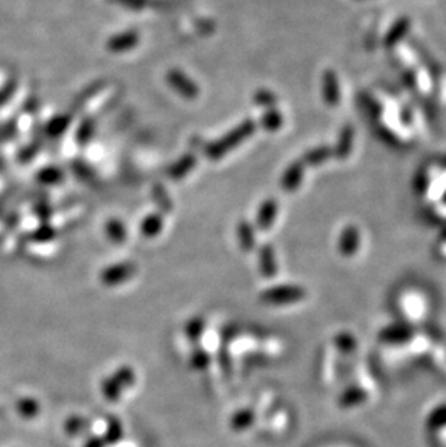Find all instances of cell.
Segmentation results:
<instances>
[{
    "label": "cell",
    "mask_w": 446,
    "mask_h": 447,
    "mask_svg": "<svg viewBox=\"0 0 446 447\" xmlns=\"http://www.w3.org/2000/svg\"><path fill=\"white\" fill-rule=\"evenodd\" d=\"M255 422V413L251 408H242L239 411H236L231 422H229V426L234 431H243V430H248Z\"/></svg>",
    "instance_id": "13"
},
{
    "label": "cell",
    "mask_w": 446,
    "mask_h": 447,
    "mask_svg": "<svg viewBox=\"0 0 446 447\" xmlns=\"http://www.w3.org/2000/svg\"><path fill=\"white\" fill-rule=\"evenodd\" d=\"M277 201L274 198H268L258 209L256 213V226L261 230H267L272 226L277 216Z\"/></svg>",
    "instance_id": "8"
},
{
    "label": "cell",
    "mask_w": 446,
    "mask_h": 447,
    "mask_svg": "<svg viewBox=\"0 0 446 447\" xmlns=\"http://www.w3.org/2000/svg\"><path fill=\"white\" fill-rule=\"evenodd\" d=\"M152 197H154V201L156 203V206L160 207L161 211H164V213H170V211L172 210V201H171V198L168 197L167 190L164 189V187H161L160 184L154 185V189H152Z\"/></svg>",
    "instance_id": "23"
},
{
    "label": "cell",
    "mask_w": 446,
    "mask_h": 447,
    "mask_svg": "<svg viewBox=\"0 0 446 447\" xmlns=\"http://www.w3.org/2000/svg\"><path fill=\"white\" fill-rule=\"evenodd\" d=\"M122 437H123V428L121 420L119 418L109 417L105 436L102 437L105 444H116L122 440Z\"/></svg>",
    "instance_id": "14"
},
{
    "label": "cell",
    "mask_w": 446,
    "mask_h": 447,
    "mask_svg": "<svg viewBox=\"0 0 446 447\" xmlns=\"http://www.w3.org/2000/svg\"><path fill=\"white\" fill-rule=\"evenodd\" d=\"M65 433L70 436H77L81 435L83 431H85L89 428V420L84 417H79V415H73L70 417L68 420L64 424Z\"/></svg>",
    "instance_id": "22"
},
{
    "label": "cell",
    "mask_w": 446,
    "mask_h": 447,
    "mask_svg": "<svg viewBox=\"0 0 446 447\" xmlns=\"http://www.w3.org/2000/svg\"><path fill=\"white\" fill-rule=\"evenodd\" d=\"M254 103L256 106H260V107L272 109V107L276 106V103H277V97H276V94L272 93V92L265 90V89H261V90L255 92V94H254Z\"/></svg>",
    "instance_id": "28"
},
{
    "label": "cell",
    "mask_w": 446,
    "mask_h": 447,
    "mask_svg": "<svg viewBox=\"0 0 446 447\" xmlns=\"http://www.w3.org/2000/svg\"><path fill=\"white\" fill-rule=\"evenodd\" d=\"M196 164H197V158L194 154H192V152L184 154L179 161L170 165V168L167 171V176L171 180H181L187 174H189V172L196 167Z\"/></svg>",
    "instance_id": "7"
},
{
    "label": "cell",
    "mask_w": 446,
    "mask_h": 447,
    "mask_svg": "<svg viewBox=\"0 0 446 447\" xmlns=\"http://www.w3.org/2000/svg\"><path fill=\"white\" fill-rule=\"evenodd\" d=\"M322 90H323V98L325 102L330 106H335L339 102V83L336 79V74L334 71H326L323 74V83H322Z\"/></svg>",
    "instance_id": "10"
},
{
    "label": "cell",
    "mask_w": 446,
    "mask_h": 447,
    "mask_svg": "<svg viewBox=\"0 0 446 447\" xmlns=\"http://www.w3.org/2000/svg\"><path fill=\"white\" fill-rule=\"evenodd\" d=\"M330 155H332L330 148L319 147V148H314V149H310L309 152H306L303 156V161L301 163L307 164V165H321V164L326 163V160Z\"/></svg>",
    "instance_id": "19"
},
{
    "label": "cell",
    "mask_w": 446,
    "mask_h": 447,
    "mask_svg": "<svg viewBox=\"0 0 446 447\" xmlns=\"http://www.w3.org/2000/svg\"><path fill=\"white\" fill-rule=\"evenodd\" d=\"M305 177V164L301 161H296L289 168L285 169V172L281 177V187L285 191H294L297 190L301 181H303Z\"/></svg>",
    "instance_id": "6"
},
{
    "label": "cell",
    "mask_w": 446,
    "mask_h": 447,
    "mask_svg": "<svg viewBox=\"0 0 446 447\" xmlns=\"http://www.w3.org/2000/svg\"><path fill=\"white\" fill-rule=\"evenodd\" d=\"M236 235L239 240V247L242 251L250 252L255 247V230L254 226L247 222V220H241L236 227Z\"/></svg>",
    "instance_id": "12"
},
{
    "label": "cell",
    "mask_w": 446,
    "mask_h": 447,
    "mask_svg": "<svg viewBox=\"0 0 446 447\" xmlns=\"http://www.w3.org/2000/svg\"><path fill=\"white\" fill-rule=\"evenodd\" d=\"M283 122L284 121H283L281 112L276 110L274 107L267 109L265 113L263 114V118H261V126L268 132L278 131V129L283 126Z\"/></svg>",
    "instance_id": "16"
},
{
    "label": "cell",
    "mask_w": 446,
    "mask_h": 447,
    "mask_svg": "<svg viewBox=\"0 0 446 447\" xmlns=\"http://www.w3.org/2000/svg\"><path fill=\"white\" fill-rule=\"evenodd\" d=\"M352 141H354L352 129L349 126L345 127L341 134L339 143L336 145V155L339 158H347L349 155L351 148H352Z\"/></svg>",
    "instance_id": "24"
},
{
    "label": "cell",
    "mask_w": 446,
    "mask_h": 447,
    "mask_svg": "<svg viewBox=\"0 0 446 447\" xmlns=\"http://www.w3.org/2000/svg\"><path fill=\"white\" fill-rule=\"evenodd\" d=\"M135 273L136 265L134 262H121L110 265L100 272V281L106 287H114L131 280Z\"/></svg>",
    "instance_id": "3"
},
{
    "label": "cell",
    "mask_w": 446,
    "mask_h": 447,
    "mask_svg": "<svg viewBox=\"0 0 446 447\" xmlns=\"http://www.w3.org/2000/svg\"><path fill=\"white\" fill-rule=\"evenodd\" d=\"M139 42V35L136 31H125L122 34H116L108 39L106 47L112 52H125L134 50Z\"/></svg>",
    "instance_id": "5"
},
{
    "label": "cell",
    "mask_w": 446,
    "mask_h": 447,
    "mask_svg": "<svg viewBox=\"0 0 446 447\" xmlns=\"http://www.w3.org/2000/svg\"><path fill=\"white\" fill-rule=\"evenodd\" d=\"M100 388H102L103 397L108 401H110V402H116L122 397V391H123V389L119 386V384L116 381L113 380V377L105 378L102 381V385H100Z\"/></svg>",
    "instance_id": "21"
},
{
    "label": "cell",
    "mask_w": 446,
    "mask_h": 447,
    "mask_svg": "<svg viewBox=\"0 0 446 447\" xmlns=\"http://www.w3.org/2000/svg\"><path fill=\"white\" fill-rule=\"evenodd\" d=\"M103 446H105L103 439H100L97 436L88 439V440H85V443H84V447H103Z\"/></svg>",
    "instance_id": "33"
},
{
    "label": "cell",
    "mask_w": 446,
    "mask_h": 447,
    "mask_svg": "<svg viewBox=\"0 0 446 447\" xmlns=\"http://www.w3.org/2000/svg\"><path fill=\"white\" fill-rule=\"evenodd\" d=\"M94 134V122L92 118H85L80 123L77 132H76V139L79 142V145H85V143L90 142Z\"/></svg>",
    "instance_id": "25"
},
{
    "label": "cell",
    "mask_w": 446,
    "mask_h": 447,
    "mask_svg": "<svg viewBox=\"0 0 446 447\" xmlns=\"http://www.w3.org/2000/svg\"><path fill=\"white\" fill-rule=\"evenodd\" d=\"M210 364V356L205 349H194L190 355V365L197 371H205Z\"/></svg>",
    "instance_id": "29"
},
{
    "label": "cell",
    "mask_w": 446,
    "mask_h": 447,
    "mask_svg": "<svg viewBox=\"0 0 446 447\" xmlns=\"http://www.w3.org/2000/svg\"><path fill=\"white\" fill-rule=\"evenodd\" d=\"M406 30H409V21L403 19V21H400V23L394 28V30L390 32V35H388V38L385 41L387 45H392V44H394V42H397L403 35H405Z\"/></svg>",
    "instance_id": "31"
},
{
    "label": "cell",
    "mask_w": 446,
    "mask_h": 447,
    "mask_svg": "<svg viewBox=\"0 0 446 447\" xmlns=\"http://www.w3.org/2000/svg\"><path fill=\"white\" fill-rule=\"evenodd\" d=\"M70 122H71V116H68V114H60V116L52 118L47 123V134L51 138L61 136L67 131Z\"/></svg>",
    "instance_id": "17"
},
{
    "label": "cell",
    "mask_w": 446,
    "mask_h": 447,
    "mask_svg": "<svg viewBox=\"0 0 446 447\" xmlns=\"http://www.w3.org/2000/svg\"><path fill=\"white\" fill-rule=\"evenodd\" d=\"M206 327V322L203 317H193L184 326V335L190 342H197L201 335H203Z\"/></svg>",
    "instance_id": "15"
},
{
    "label": "cell",
    "mask_w": 446,
    "mask_h": 447,
    "mask_svg": "<svg viewBox=\"0 0 446 447\" xmlns=\"http://www.w3.org/2000/svg\"><path fill=\"white\" fill-rule=\"evenodd\" d=\"M105 229H106L108 238L113 243H122L126 239V227L118 219H110V220H108Z\"/></svg>",
    "instance_id": "18"
},
{
    "label": "cell",
    "mask_w": 446,
    "mask_h": 447,
    "mask_svg": "<svg viewBox=\"0 0 446 447\" xmlns=\"http://www.w3.org/2000/svg\"><path fill=\"white\" fill-rule=\"evenodd\" d=\"M18 411L25 418H34L39 413V402L32 398H22L18 401Z\"/></svg>",
    "instance_id": "27"
},
{
    "label": "cell",
    "mask_w": 446,
    "mask_h": 447,
    "mask_svg": "<svg viewBox=\"0 0 446 447\" xmlns=\"http://www.w3.org/2000/svg\"><path fill=\"white\" fill-rule=\"evenodd\" d=\"M163 227H164L163 216L158 213H152V214H148L147 218L141 222L139 232L142 233V236H145V238H155L161 233Z\"/></svg>",
    "instance_id": "11"
},
{
    "label": "cell",
    "mask_w": 446,
    "mask_h": 447,
    "mask_svg": "<svg viewBox=\"0 0 446 447\" xmlns=\"http://www.w3.org/2000/svg\"><path fill=\"white\" fill-rule=\"evenodd\" d=\"M112 377L114 381L119 384V386L122 389L134 386V384L136 381V373L132 366H121L116 372L112 375Z\"/></svg>",
    "instance_id": "20"
},
{
    "label": "cell",
    "mask_w": 446,
    "mask_h": 447,
    "mask_svg": "<svg viewBox=\"0 0 446 447\" xmlns=\"http://www.w3.org/2000/svg\"><path fill=\"white\" fill-rule=\"evenodd\" d=\"M116 2L122 3L126 8H131L134 10H139L143 8V0H116Z\"/></svg>",
    "instance_id": "32"
},
{
    "label": "cell",
    "mask_w": 446,
    "mask_h": 447,
    "mask_svg": "<svg viewBox=\"0 0 446 447\" xmlns=\"http://www.w3.org/2000/svg\"><path fill=\"white\" fill-rule=\"evenodd\" d=\"M255 129L256 125L252 119L243 121L235 129H232V131H229L223 138L207 143L203 149L205 155L212 161L221 160L227 152H231L238 145H241L243 141H247L255 132Z\"/></svg>",
    "instance_id": "1"
},
{
    "label": "cell",
    "mask_w": 446,
    "mask_h": 447,
    "mask_svg": "<svg viewBox=\"0 0 446 447\" xmlns=\"http://www.w3.org/2000/svg\"><path fill=\"white\" fill-rule=\"evenodd\" d=\"M258 261H260V271L264 278H272L277 272V262L274 249L270 245H264L258 252Z\"/></svg>",
    "instance_id": "9"
},
{
    "label": "cell",
    "mask_w": 446,
    "mask_h": 447,
    "mask_svg": "<svg viewBox=\"0 0 446 447\" xmlns=\"http://www.w3.org/2000/svg\"><path fill=\"white\" fill-rule=\"evenodd\" d=\"M55 238V229L51 227L50 225H42L41 227H38L34 235H32V239L35 242H39V243H44V242H50Z\"/></svg>",
    "instance_id": "30"
},
{
    "label": "cell",
    "mask_w": 446,
    "mask_h": 447,
    "mask_svg": "<svg viewBox=\"0 0 446 447\" xmlns=\"http://www.w3.org/2000/svg\"><path fill=\"white\" fill-rule=\"evenodd\" d=\"M38 180L42 184L55 185V184H59V183H61L64 180V174H63V171L59 169V168L48 167V168H44V169L39 171Z\"/></svg>",
    "instance_id": "26"
},
{
    "label": "cell",
    "mask_w": 446,
    "mask_h": 447,
    "mask_svg": "<svg viewBox=\"0 0 446 447\" xmlns=\"http://www.w3.org/2000/svg\"><path fill=\"white\" fill-rule=\"evenodd\" d=\"M167 81L171 85V89L184 98H196L200 93L197 84L180 70H171L167 74Z\"/></svg>",
    "instance_id": "4"
},
{
    "label": "cell",
    "mask_w": 446,
    "mask_h": 447,
    "mask_svg": "<svg viewBox=\"0 0 446 447\" xmlns=\"http://www.w3.org/2000/svg\"><path fill=\"white\" fill-rule=\"evenodd\" d=\"M305 297V291L301 290L300 287L294 285H280V287H272L265 290L261 294V301L265 304L271 306H281V304H290V302H296Z\"/></svg>",
    "instance_id": "2"
}]
</instances>
